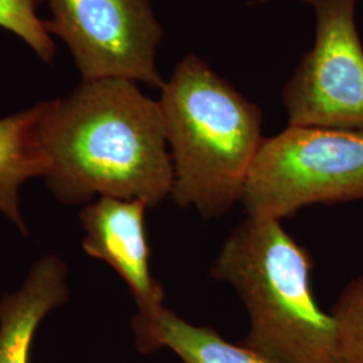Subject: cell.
<instances>
[{"mask_svg": "<svg viewBox=\"0 0 363 363\" xmlns=\"http://www.w3.org/2000/svg\"><path fill=\"white\" fill-rule=\"evenodd\" d=\"M42 178L66 206L97 198L171 196L174 169L157 100L123 78L81 81L64 99L39 103Z\"/></svg>", "mask_w": 363, "mask_h": 363, "instance_id": "6da1fadb", "label": "cell"}, {"mask_svg": "<svg viewBox=\"0 0 363 363\" xmlns=\"http://www.w3.org/2000/svg\"><path fill=\"white\" fill-rule=\"evenodd\" d=\"M174 169L171 198L205 220L241 202L259 154L262 111L195 54L182 58L160 89Z\"/></svg>", "mask_w": 363, "mask_h": 363, "instance_id": "7a4b0ae2", "label": "cell"}, {"mask_svg": "<svg viewBox=\"0 0 363 363\" xmlns=\"http://www.w3.org/2000/svg\"><path fill=\"white\" fill-rule=\"evenodd\" d=\"M308 252L281 220L249 217L226 237L210 276L247 308L244 345L276 363H339L337 328L311 288Z\"/></svg>", "mask_w": 363, "mask_h": 363, "instance_id": "3957f363", "label": "cell"}, {"mask_svg": "<svg viewBox=\"0 0 363 363\" xmlns=\"http://www.w3.org/2000/svg\"><path fill=\"white\" fill-rule=\"evenodd\" d=\"M355 201H363L362 130L291 125L264 139L241 196L249 217L279 220Z\"/></svg>", "mask_w": 363, "mask_h": 363, "instance_id": "277c9868", "label": "cell"}, {"mask_svg": "<svg viewBox=\"0 0 363 363\" xmlns=\"http://www.w3.org/2000/svg\"><path fill=\"white\" fill-rule=\"evenodd\" d=\"M303 1L315 13V42L283 88L288 125L363 132L358 0Z\"/></svg>", "mask_w": 363, "mask_h": 363, "instance_id": "5b68a950", "label": "cell"}, {"mask_svg": "<svg viewBox=\"0 0 363 363\" xmlns=\"http://www.w3.org/2000/svg\"><path fill=\"white\" fill-rule=\"evenodd\" d=\"M49 34L69 49L82 81L123 78L162 89L156 65L164 30L151 0H46Z\"/></svg>", "mask_w": 363, "mask_h": 363, "instance_id": "8992f818", "label": "cell"}, {"mask_svg": "<svg viewBox=\"0 0 363 363\" xmlns=\"http://www.w3.org/2000/svg\"><path fill=\"white\" fill-rule=\"evenodd\" d=\"M147 203L139 199L103 196L79 211L82 249L109 265L124 280L138 311L152 312L164 306V291L151 272L145 234Z\"/></svg>", "mask_w": 363, "mask_h": 363, "instance_id": "52a82bcc", "label": "cell"}, {"mask_svg": "<svg viewBox=\"0 0 363 363\" xmlns=\"http://www.w3.org/2000/svg\"><path fill=\"white\" fill-rule=\"evenodd\" d=\"M69 298L65 261L52 253L35 261L22 286L0 300V363H30L39 325Z\"/></svg>", "mask_w": 363, "mask_h": 363, "instance_id": "ba28073f", "label": "cell"}, {"mask_svg": "<svg viewBox=\"0 0 363 363\" xmlns=\"http://www.w3.org/2000/svg\"><path fill=\"white\" fill-rule=\"evenodd\" d=\"M132 330L140 352L167 349L183 363H276L245 345L226 340L208 325L183 319L166 306L152 312H136Z\"/></svg>", "mask_w": 363, "mask_h": 363, "instance_id": "9c48e42d", "label": "cell"}, {"mask_svg": "<svg viewBox=\"0 0 363 363\" xmlns=\"http://www.w3.org/2000/svg\"><path fill=\"white\" fill-rule=\"evenodd\" d=\"M39 103L0 118V214L28 234L21 190L30 179L42 178L43 160L38 139Z\"/></svg>", "mask_w": 363, "mask_h": 363, "instance_id": "30bf717a", "label": "cell"}, {"mask_svg": "<svg viewBox=\"0 0 363 363\" xmlns=\"http://www.w3.org/2000/svg\"><path fill=\"white\" fill-rule=\"evenodd\" d=\"M330 313L337 328L339 363H363V273L343 288Z\"/></svg>", "mask_w": 363, "mask_h": 363, "instance_id": "8fae6325", "label": "cell"}, {"mask_svg": "<svg viewBox=\"0 0 363 363\" xmlns=\"http://www.w3.org/2000/svg\"><path fill=\"white\" fill-rule=\"evenodd\" d=\"M46 0H0V27L22 39L45 64L55 61V42L38 16Z\"/></svg>", "mask_w": 363, "mask_h": 363, "instance_id": "7c38bea8", "label": "cell"}, {"mask_svg": "<svg viewBox=\"0 0 363 363\" xmlns=\"http://www.w3.org/2000/svg\"><path fill=\"white\" fill-rule=\"evenodd\" d=\"M0 300H1V295H0Z\"/></svg>", "mask_w": 363, "mask_h": 363, "instance_id": "4fadbf2b", "label": "cell"}]
</instances>
